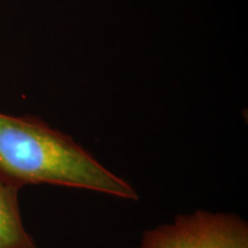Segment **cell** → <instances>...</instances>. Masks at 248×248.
Returning <instances> with one entry per match:
<instances>
[{
	"label": "cell",
	"instance_id": "6da1fadb",
	"mask_svg": "<svg viewBox=\"0 0 248 248\" xmlns=\"http://www.w3.org/2000/svg\"><path fill=\"white\" fill-rule=\"evenodd\" d=\"M0 178L17 188L47 184L139 199L129 182L70 136L33 116L0 113Z\"/></svg>",
	"mask_w": 248,
	"mask_h": 248
},
{
	"label": "cell",
	"instance_id": "7a4b0ae2",
	"mask_svg": "<svg viewBox=\"0 0 248 248\" xmlns=\"http://www.w3.org/2000/svg\"><path fill=\"white\" fill-rule=\"evenodd\" d=\"M139 248H248V224L233 213L195 210L145 231Z\"/></svg>",
	"mask_w": 248,
	"mask_h": 248
},
{
	"label": "cell",
	"instance_id": "3957f363",
	"mask_svg": "<svg viewBox=\"0 0 248 248\" xmlns=\"http://www.w3.org/2000/svg\"><path fill=\"white\" fill-rule=\"evenodd\" d=\"M18 191L0 178V248H39L23 225Z\"/></svg>",
	"mask_w": 248,
	"mask_h": 248
}]
</instances>
